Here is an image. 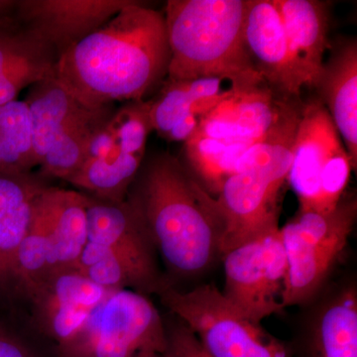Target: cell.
<instances>
[{
  "mask_svg": "<svg viewBox=\"0 0 357 357\" xmlns=\"http://www.w3.org/2000/svg\"><path fill=\"white\" fill-rule=\"evenodd\" d=\"M86 218L89 243L100 244L128 261L158 274L154 244L139 213L126 199L109 202L89 196Z\"/></svg>",
  "mask_w": 357,
  "mask_h": 357,
  "instance_id": "obj_15",
  "label": "cell"
},
{
  "mask_svg": "<svg viewBox=\"0 0 357 357\" xmlns=\"http://www.w3.org/2000/svg\"><path fill=\"white\" fill-rule=\"evenodd\" d=\"M0 357H45L32 345L0 325Z\"/></svg>",
  "mask_w": 357,
  "mask_h": 357,
  "instance_id": "obj_29",
  "label": "cell"
},
{
  "mask_svg": "<svg viewBox=\"0 0 357 357\" xmlns=\"http://www.w3.org/2000/svg\"><path fill=\"white\" fill-rule=\"evenodd\" d=\"M354 169L332 117L318 98L302 105L287 182L298 211L328 213L344 198Z\"/></svg>",
  "mask_w": 357,
  "mask_h": 357,
  "instance_id": "obj_5",
  "label": "cell"
},
{
  "mask_svg": "<svg viewBox=\"0 0 357 357\" xmlns=\"http://www.w3.org/2000/svg\"><path fill=\"white\" fill-rule=\"evenodd\" d=\"M166 357H211L195 333L182 321L167 325Z\"/></svg>",
  "mask_w": 357,
  "mask_h": 357,
  "instance_id": "obj_28",
  "label": "cell"
},
{
  "mask_svg": "<svg viewBox=\"0 0 357 357\" xmlns=\"http://www.w3.org/2000/svg\"><path fill=\"white\" fill-rule=\"evenodd\" d=\"M144 156L129 153L115 144L107 154L84 160L67 182L93 198L123 202L142 167Z\"/></svg>",
  "mask_w": 357,
  "mask_h": 357,
  "instance_id": "obj_22",
  "label": "cell"
},
{
  "mask_svg": "<svg viewBox=\"0 0 357 357\" xmlns=\"http://www.w3.org/2000/svg\"><path fill=\"white\" fill-rule=\"evenodd\" d=\"M132 0H13L16 20L59 58Z\"/></svg>",
  "mask_w": 357,
  "mask_h": 357,
  "instance_id": "obj_11",
  "label": "cell"
},
{
  "mask_svg": "<svg viewBox=\"0 0 357 357\" xmlns=\"http://www.w3.org/2000/svg\"><path fill=\"white\" fill-rule=\"evenodd\" d=\"M244 40L265 83L283 98H299L306 83L291 53L274 0H246Z\"/></svg>",
  "mask_w": 357,
  "mask_h": 357,
  "instance_id": "obj_13",
  "label": "cell"
},
{
  "mask_svg": "<svg viewBox=\"0 0 357 357\" xmlns=\"http://www.w3.org/2000/svg\"><path fill=\"white\" fill-rule=\"evenodd\" d=\"M302 105L275 93L267 84L231 89L202 117L196 132L234 142L266 139L299 117Z\"/></svg>",
  "mask_w": 357,
  "mask_h": 357,
  "instance_id": "obj_10",
  "label": "cell"
},
{
  "mask_svg": "<svg viewBox=\"0 0 357 357\" xmlns=\"http://www.w3.org/2000/svg\"><path fill=\"white\" fill-rule=\"evenodd\" d=\"M45 185L33 174L0 173V294H13L16 255L31 225Z\"/></svg>",
  "mask_w": 357,
  "mask_h": 357,
  "instance_id": "obj_16",
  "label": "cell"
},
{
  "mask_svg": "<svg viewBox=\"0 0 357 357\" xmlns=\"http://www.w3.org/2000/svg\"><path fill=\"white\" fill-rule=\"evenodd\" d=\"M36 167L27 103L16 100L0 105V173L27 175Z\"/></svg>",
  "mask_w": 357,
  "mask_h": 357,
  "instance_id": "obj_25",
  "label": "cell"
},
{
  "mask_svg": "<svg viewBox=\"0 0 357 357\" xmlns=\"http://www.w3.org/2000/svg\"><path fill=\"white\" fill-rule=\"evenodd\" d=\"M252 144L215 139L196 132L184 142L189 174L204 192L215 198L225 181L236 173L239 159Z\"/></svg>",
  "mask_w": 357,
  "mask_h": 357,
  "instance_id": "obj_23",
  "label": "cell"
},
{
  "mask_svg": "<svg viewBox=\"0 0 357 357\" xmlns=\"http://www.w3.org/2000/svg\"><path fill=\"white\" fill-rule=\"evenodd\" d=\"M88 204L84 192L49 185L37 199L35 218L53 241L60 269L76 268L88 243Z\"/></svg>",
  "mask_w": 357,
  "mask_h": 357,
  "instance_id": "obj_18",
  "label": "cell"
},
{
  "mask_svg": "<svg viewBox=\"0 0 357 357\" xmlns=\"http://www.w3.org/2000/svg\"><path fill=\"white\" fill-rule=\"evenodd\" d=\"M164 17L170 49L166 81L220 77L232 89L267 84L244 40L246 0H169Z\"/></svg>",
  "mask_w": 357,
  "mask_h": 357,
  "instance_id": "obj_3",
  "label": "cell"
},
{
  "mask_svg": "<svg viewBox=\"0 0 357 357\" xmlns=\"http://www.w3.org/2000/svg\"><path fill=\"white\" fill-rule=\"evenodd\" d=\"M157 294L211 357H295L282 340L244 318L215 285L189 292L164 285Z\"/></svg>",
  "mask_w": 357,
  "mask_h": 357,
  "instance_id": "obj_7",
  "label": "cell"
},
{
  "mask_svg": "<svg viewBox=\"0 0 357 357\" xmlns=\"http://www.w3.org/2000/svg\"><path fill=\"white\" fill-rule=\"evenodd\" d=\"M44 51L54 52L16 20L13 8L0 18V76L24 59Z\"/></svg>",
  "mask_w": 357,
  "mask_h": 357,
  "instance_id": "obj_27",
  "label": "cell"
},
{
  "mask_svg": "<svg viewBox=\"0 0 357 357\" xmlns=\"http://www.w3.org/2000/svg\"><path fill=\"white\" fill-rule=\"evenodd\" d=\"M126 201L139 213L171 273L198 276L220 255L210 195L172 155H157L141 167Z\"/></svg>",
  "mask_w": 357,
  "mask_h": 357,
  "instance_id": "obj_2",
  "label": "cell"
},
{
  "mask_svg": "<svg viewBox=\"0 0 357 357\" xmlns=\"http://www.w3.org/2000/svg\"><path fill=\"white\" fill-rule=\"evenodd\" d=\"M291 53L306 86H314L323 69L328 42V3L319 0H274Z\"/></svg>",
  "mask_w": 357,
  "mask_h": 357,
  "instance_id": "obj_17",
  "label": "cell"
},
{
  "mask_svg": "<svg viewBox=\"0 0 357 357\" xmlns=\"http://www.w3.org/2000/svg\"><path fill=\"white\" fill-rule=\"evenodd\" d=\"M225 79L204 77L182 82H164L159 95L150 100L153 130L166 138L176 126L190 114L202 117L229 95Z\"/></svg>",
  "mask_w": 357,
  "mask_h": 357,
  "instance_id": "obj_21",
  "label": "cell"
},
{
  "mask_svg": "<svg viewBox=\"0 0 357 357\" xmlns=\"http://www.w3.org/2000/svg\"><path fill=\"white\" fill-rule=\"evenodd\" d=\"M170 49L164 13L132 0L58 59L54 77L93 109L140 102L164 84Z\"/></svg>",
  "mask_w": 357,
  "mask_h": 357,
  "instance_id": "obj_1",
  "label": "cell"
},
{
  "mask_svg": "<svg viewBox=\"0 0 357 357\" xmlns=\"http://www.w3.org/2000/svg\"><path fill=\"white\" fill-rule=\"evenodd\" d=\"M25 102L31 116L33 148L38 166L58 138L107 107H86L59 83L54 75L30 86Z\"/></svg>",
  "mask_w": 357,
  "mask_h": 357,
  "instance_id": "obj_19",
  "label": "cell"
},
{
  "mask_svg": "<svg viewBox=\"0 0 357 357\" xmlns=\"http://www.w3.org/2000/svg\"><path fill=\"white\" fill-rule=\"evenodd\" d=\"M76 268L96 285L110 291L129 289L145 295L157 293L164 286L158 274L147 271L109 248L89 241L84 246Z\"/></svg>",
  "mask_w": 357,
  "mask_h": 357,
  "instance_id": "obj_24",
  "label": "cell"
},
{
  "mask_svg": "<svg viewBox=\"0 0 357 357\" xmlns=\"http://www.w3.org/2000/svg\"><path fill=\"white\" fill-rule=\"evenodd\" d=\"M356 215V199L351 197L328 213L298 211L280 227L287 259L283 307L305 304L321 290L349 243Z\"/></svg>",
  "mask_w": 357,
  "mask_h": 357,
  "instance_id": "obj_6",
  "label": "cell"
},
{
  "mask_svg": "<svg viewBox=\"0 0 357 357\" xmlns=\"http://www.w3.org/2000/svg\"><path fill=\"white\" fill-rule=\"evenodd\" d=\"M305 357H357V292L342 286L319 306L310 326Z\"/></svg>",
  "mask_w": 357,
  "mask_h": 357,
  "instance_id": "obj_20",
  "label": "cell"
},
{
  "mask_svg": "<svg viewBox=\"0 0 357 357\" xmlns=\"http://www.w3.org/2000/svg\"><path fill=\"white\" fill-rule=\"evenodd\" d=\"M112 292L77 268H66L51 274L27 298L40 330L57 345L72 337Z\"/></svg>",
  "mask_w": 357,
  "mask_h": 357,
  "instance_id": "obj_12",
  "label": "cell"
},
{
  "mask_svg": "<svg viewBox=\"0 0 357 357\" xmlns=\"http://www.w3.org/2000/svg\"><path fill=\"white\" fill-rule=\"evenodd\" d=\"M13 0H0V18L11 10Z\"/></svg>",
  "mask_w": 357,
  "mask_h": 357,
  "instance_id": "obj_30",
  "label": "cell"
},
{
  "mask_svg": "<svg viewBox=\"0 0 357 357\" xmlns=\"http://www.w3.org/2000/svg\"><path fill=\"white\" fill-rule=\"evenodd\" d=\"M166 325L144 294L114 291L69 340L56 345L57 357H132L142 351L165 354Z\"/></svg>",
  "mask_w": 357,
  "mask_h": 357,
  "instance_id": "obj_8",
  "label": "cell"
},
{
  "mask_svg": "<svg viewBox=\"0 0 357 357\" xmlns=\"http://www.w3.org/2000/svg\"><path fill=\"white\" fill-rule=\"evenodd\" d=\"M132 357H166V354L155 351H142Z\"/></svg>",
  "mask_w": 357,
  "mask_h": 357,
  "instance_id": "obj_31",
  "label": "cell"
},
{
  "mask_svg": "<svg viewBox=\"0 0 357 357\" xmlns=\"http://www.w3.org/2000/svg\"><path fill=\"white\" fill-rule=\"evenodd\" d=\"M331 55L312 88L317 89L347 153L354 169L357 164V41L342 38L330 48Z\"/></svg>",
  "mask_w": 357,
  "mask_h": 357,
  "instance_id": "obj_14",
  "label": "cell"
},
{
  "mask_svg": "<svg viewBox=\"0 0 357 357\" xmlns=\"http://www.w3.org/2000/svg\"><path fill=\"white\" fill-rule=\"evenodd\" d=\"M298 121L299 119L251 145L218 197L210 196L222 257L280 229L281 191L292 163Z\"/></svg>",
  "mask_w": 357,
  "mask_h": 357,
  "instance_id": "obj_4",
  "label": "cell"
},
{
  "mask_svg": "<svg viewBox=\"0 0 357 357\" xmlns=\"http://www.w3.org/2000/svg\"><path fill=\"white\" fill-rule=\"evenodd\" d=\"M150 100L126 102L115 109L107 126L114 133L115 144L131 154L145 155L148 136L153 131Z\"/></svg>",
  "mask_w": 357,
  "mask_h": 357,
  "instance_id": "obj_26",
  "label": "cell"
},
{
  "mask_svg": "<svg viewBox=\"0 0 357 357\" xmlns=\"http://www.w3.org/2000/svg\"><path fill=\"white\" fill-rule=\"evenodd\" d=\"M223 297L255 325L280 312L287 259L280 229L232 249L222 256Z\"/></svg>",
  "mask_w": 357,
  "mask_h": 357,
  "instance_id": "obj_9",
  "label": "cell"
}]
</instances>
